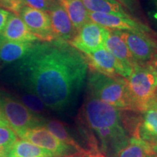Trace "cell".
Masks as SVG:
<instances>
[{"instance_id":"6da1fadb","label":"cell","mask_w":157,"mask_h":157,"mask_svg":"<svg viewBox=\"0 0 157 157\" xmlns=\"http://www.w3.org/2000/svg\"><path fill=\"white\" fill-rule=\"evenodd\" d=\"M88 71L83 53L60 40L35 42L13 67L17 83L38 96L47 108L58 111L77 101Z\"/></svg>"},{"instance_id":"7a4b0ae2","label":"cell","mask_w":157,"mask_h":157,"mask_svg":"<svg viewBox=\"0 0 157 157\" xmlns=\"http://www.w3.org/2000/svg\"><path fill=\"white\" fill-rule=\"evenodd\" d=\"M87 84L90 95L119 110L137 111L125 78L90 71Z\"/></svg>"},{"instance_id":"3957f363","label":"cell","mask_w":157,"mask_h":157,"mask_svg":"<svg viewBox=\"0 0 157 157\" xmlns=\"http://www.w3.org/2000/svg\"><path fill=\"white\" fill-rule=\"evenodd\" d=\"M127 87L138 112L146 110L154 99L157 89V78L151 67L147 64H135L127 78Z\"/></svg>"},{"instance_id":"277c9868","label":"cell","mask_w":157,"mask_h":157,"mask_svg":"<svg viewBox=\"0 0 157 157\" xmlns=\"http://www.w3.org/2000/svg\"><path fill=\"white\" fill-rule=\"evenodd\" d=\"M0 104L10 127L18 135L29 129L43 126L44 120L35 115L19 100L0 91Z\"/></svg>"},{"instance_id":"5b68a950","label":"cell","mask_w":157,"mask_h":157,"mask_svg":"<svg viewBox=\"0 0 157 157\" xmlns=\"http://www.w3.org/2000/svg\"><path fill=\"white\" fill-rule=\"evenodd\" d=\"M84 115L95 132L101 129L124 126L121 110L100 101L89 94L84 106Z\"/></svg>"},{"instance_id":"8992f818","label":"cell","mask_w":157,"mask_h":157,"mask_svg":"<svg viewBox=\"0 0 157 157\" xmlns=\"http://www.w3.org/2000/svg\"><path fill=\"white\" fill-rule=\"evenodd\" d=\"M117 31V30H116ZM138 64H147L157 52V41L153 34L117 31Z\"/></svg>"},{"instance_id":"52a82bcc","label":"cell","mask_w":157,"mask_h":157,"mask_svg":"<svg viewBox=\"0 0 157 157\" xmlns=\"http://www.w3.org/2000/svg\"><path fill=\"white\" fill-rule=\"evenodd\" d=\"M109 30L98 23L89 21L76 33L69 44L84 55L104 48Z\"/></svg>"},{"instance_id":"ba28073f","label":"cell","mask_w":157,"mask_h":157,"mask_svg":"<svg viewBox=\"0 0 157 157\" xmlns=\"http://www.w3.org/2000/svg\"><path fill=\"white\" fill-rule=\"evenodd\" d=\"M91 71H95L111 77L120 76L127 78L132 72V68L121 63L109 50L104 48L84 55Z\"/></svg>"},{"instance_id":"9c48e42d","label":"cell","mask_w":157,"mask_h":157,"mask_svg":"<svg viewBox=\"0 0 157 157\" xmlns=\"http://www.w3.org/2000/svg\"><path fill=\"white\" fill-rule=\"evenodd\" d=\"M20 138L29 141L36 146L52 153L56 157L65 156L71 154L73 147L63 143L55 137L44 126L29 129L18 135Z\"/></svg>"},{"instance_id":"30bf717a","label":"cell","mask_w":157,"mask_h":157,"mask_svg":"<svg viewBox=\"0 0 157 157\" xmlns=\"http://www.w3.org/2000/svg\"><path fill=\"white\" fill-rule=\"evenodd\" d=\"M19 16L37 40L42 42H50L56 40L48 12L39 10L25 5L20 12Z\"/></svg>"},{"instance_id":"8fae6325","label":"cell","mask_w":157,"mask_h":157,"mask_svg":"<svg viewBox=\"0 0 157 157\" xmlns=\"http://www.w3.org/2000/svg\"><path fill=\"white\" fill-rule=\"evenodd\" d=\"M88 15L90 21L98 23L108 29L153 34L152 31L147 25L135 21L131 17H122L119 15L91 12H89Z\"/></svg>"},{"instance_id":"7c38bea8","label":"cell","mask_w":157,"mask_h":157,"mask_svg":"<svg viewBox=\"0 0 157 157\" xmlns=\"http://www.w3.org/2000/svg\"><path fill=\"white\" fill-rule=\"evenodd\" d=\"M48 13L50 17L51 28L55 39L69 42L77 32L60 2L56 3Z\"/></svg>"},{"instance_id":"4fadbf2b","label":"cell","mask_w":157,"mask_h":157,"mask_svg":"<svg viewBox=\"0 0 157 157\" xmlns=\"http://www.w3.org/2000/svg\"><path fill=\"white\" fill-rule=\"evenodd\" d=\"M134 137L157 145V105L153 102L142 112Z\"/></svg>"},{"instance_id":"5bb4252c","label":"cell","mask_w":157,"mask_h":157,"mask_svg":"<svg viewBox=\"0 0 157 157\" xmlns=\"http://www.w3.org/2000/svg\"><path fill=\"white\" fill-rule=\"evenodd\" d=\"M1 36L9 41L34 43L37 39L29 30L19 15L11 13Z\"/></svg>"},{"instance_id":"9a60e30c","label":"cell","mask_w":157,"mask_h":157,"mask_svg":"<svg viewBox=\"0 0 157 157\" xmlns=\"http://www.w3.org/2000/svg\"><path fill=\"white\" fill-rule=\"evenodd\" d=\"M109 30V36L104 45L105 48L109 50L121 63L127 67L133 68V66L137 64V63L129 52L127 44L117 31H111L110 29Z\"/></svg>"},{"instance_id":"2e32d148","label":"cell","mask_w":157,"mask_h":157,"mask_svg":"<svg viewBox=\"0 0 157 157\" xmlns=\"http://www.w3.org/2000/svg\"><path fill=\"white\" fill-rule=\"evenodd\" d=\"M34 43L13 42L0 36V61L5 64L18 61L28 53Z\"/></svg>"},{"instance_id":"e0dca14e","label":"cell","mask_w":157,"mask_h":157,"mask_svg":"<svg viewBox=\"0 0 157 157\" xmlns=\"http://www.w3.org/2000/svg\"><path fill=\"white\" fill-rule=\"evenodd\" d=\"M66 10L76 32L90 21L88 13L82 0H59Z\"/></svg>"},{"instance_id":"ac0fdd59","label":"cell","mask_w":157,"mask_h":157,"mask_svg":"<svg viewBox=\"0 0 157 157\" xmlns=\"http://www.w3.org/2000/svg\"><path fill=\"white\" fill-rule=\"evenodd\" d=\"M88 12L130 17L117 0H82Z\"/></svg>"},{"instance_id":"d6986e66","label":"cell","mask_w":157,"mask_h":157,"mask_svg":"<svg viewBox=\"0 0 157 157\" xmlns=\"http://www.w3.org/2000/svg\"><path fill=\"white\" fill-rule=\"evenodd\" d=\"M7 157H56L49 151L23 139H17Z\"/></svg>"},{"instance_id":"ffe728a7","label":"cell","mask_w":157,"mask_h":157,"mask_svg":"<svg viewBox=\"0 0 157 157\" xmlns=\"http://www.w3.org/2000/svg\"><path fill=\"white\" fill-rule=\"evenodd\" d=\"M150 144L137 137L129 138L128 144L123 148L117 157H148Z\"/></svg>"},{"instance_id":"44dd1931","label":"cell","mask_w":157,"mask_h":157,"mask_svg":"<svg viewBox=\"0 0 157 157\" xmlns=\"http://www.w3.org/2000/svg\"><path fill=\"white\" fill-rule=\"evenodd\" d=\"M43 126L63 143H66L71 147H73L75 149L80 148L76 141L72 138V137L66 130V128L62 122L58 120L44 121Z\"/></svg>"},{"instance_id":"7402d4cb","label":"cell","mask_w":157,"mask_h":157,"mask_svg":"<svg viewBox=\"0 0 157 157\" xmlns=\"http://www.w3.org/2000/svg\"><path fill=\"white\" fill-rule=\"evenodd\" d=\"M17 140V135L9 126L0 125V157H7Z\"/></svg>"},{"instance_id":"603a6c76","label":"cell","mask_w":157,"mask_h":157,"mask_svg":"<svg viewBox=\"0 0 157 157\" xmlns=\"http://www.w3.org/2000/svg\"><path fill=\"white\" fill-rule=\"evenodd\" d=\"M20 101L29 111L39 117L42 118V115L47 112L48 108L42 101V100L38 96L29 92L22 94L20 97Z\"/></svg>"},{"instance_id":"cb8c5ba5","label":"cell","mask_w":157,"mask_h":157,"mask_svg":"<svg viewBox=\"0 0 157 157\" xmlns=\"http://www.w3.org/2000/svg\"><path fill=\"white\" fill-rule=\"evenodd\" d=\"M25 6L39 10L48 12L59 0H23Z\"/></svg>"},{"instance_id":"d4e9b609","label":"cell","mask_w":157,"mask_h":157,"mask_svg":"<svg viewBox=\"0 0 157 157\" xmlns=\"http://www.w3.org/2000/svg\"><path fill=\"white\" fill-rule=\"evenodd\" d=\"M25 6L23 0H0V7L10 13L19 15L21 9Z\"/></svg>"},{"instance_id":"484cf974","label":"cell","mask_w":157,"mask_h":157,"mask_svg":"<svg viewBox=\"0 0 157 157\" xmlns=\"http://www.w3.org/2000/svg\"><path fill=\"white\" fill-rule=\"evenodd\" d=\"M11 13L6 10L0 7V36L2 34L6 23L7 22L10 15Z\"/></svg>"},{"instance_id":"4316f807","label":"cell","mask_w":157,"mask_h":157,"mask_svg":"<svg viewBox=\"0 0 157 157\" xmlns=\"http://www.w3.org/2000/svg\"><path fill=\"white\" fill-rule=\"evenodd\" d=\"M151 10L148 13L149 17L157 25V0H151Z\"/></svg>"},{"instance_id":"83f0119b","label":"cell","mask_w":157,"mask_h":157,"mask_svg":"<svg viewBox=\"0 0 157 157\" xmlns=\"http://www.w3.org/2000/svg\"><path fill=\"white\" fill-rule=\"evenodd\" d=\"M117 1L124 6L126 8L131 10L134 8L135 3H136V0H117Z\"/></svg>"},{"instance_id":"f1b7e54d","label":"cell","mask_w":157,"mask_h":157,"mask_svg":"<svg viewBox=\"0 0 157 157\" xmlns=\"http://www.w3.org/2000/svg\"><path fill=\"white\" fill-rule=\"evenodd\" d=\"M148 64L149 66L151 67L152 70L154 71L155 75H156V78H157V52L154 55V56L153 57L151 60H150V62L148 63ZM156 93H157V89H156Z\"/></svg>"},{"instance_id":"f546056e","label":"cell","mask_w":157,"mask_h":157,"mask_svg":"<svg viewBox=\"0 0 157 157\" xmlns=\"http://www.w3.org/2000/svg\"><path fill=\"white\" fill-rule=\"evenodd\" d=\"M148 157H157V145L150 144Z\"/></svg>"},{"instance_id":"4dcf8cb0","label":"cell","mask_w":157,"mask_h":157,"mask_svg":"<svg viewBox=\"0 0 157 157\" xmlns=\"http://www.w3.org/2000/svg\"><path fill=\"white\" fill-rule=\"evenodd\" d=\"M0 125H5V126H9V124L7 122V119L5 117V114H4L2 109L1 104H0Z\"/></svg>"},{"instance_id":"1f68e13d","label":"cell","mask_w":157,"mask_h":157,"mask_svg":"<svg viewBox=\"0 0 157 157\" xmlns=\"http://www.w3.org/2000/svg\"><path fill=\"white\" fill-rule=\"evenodd\" d=\"M152 102H153V103H154V104H156V105H157V93H156V94H155V96H154V99H153Z\"/></svg>"}]
</instances>
